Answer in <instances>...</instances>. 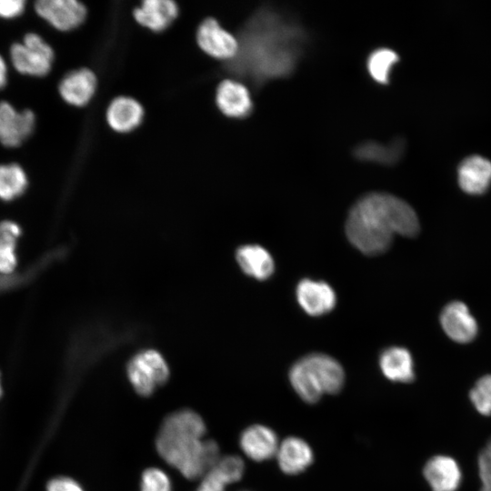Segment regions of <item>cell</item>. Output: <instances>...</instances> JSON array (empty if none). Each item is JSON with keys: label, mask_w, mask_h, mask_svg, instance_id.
Returning a JSON list of instances; mask_svg holds the SVG:
<instances>
[{"label": "cell", "mask_w": 491, "mask_h": 491, "mask_svg": "<svg viewBox=\"0 0 491 491\" xmlns=\"http://www.w3.org/2000/svg\"><path fill=\"white\" fill-rule=\"evenodd\" d=\"M289 380L296 394L307 403L317 402L324 394L304 358L293 365Z\"/></svg>", "instance_id": "7402d4cb"}, {"label": "cell", "mask_w": 491, "mask_h": 491, "mask_svg": "<svg viewBox=\"0 0 491 491\" xmlns=\"http://www.w3.org/2000/svg\"><path fill=\"white\" fill-rule=\"evenodd\" d=\"M27 184L26 174L18 164L0 165V199L17 198L25 193Z\"/></svg>", "instance_id": "d4e9b609"}, {"label": "cell", "mask_w": 491, "mask_h": 491, "mask_svg": "<svg viewBox=\"0 0 491 491\" xmlns=\"http://www.w3.org/2000/svg\"><path fill=\"white\" fill-rule=\"evenodd\" d=\"M50 257L51 256H45L40 262L36 263L32 267L22 273L11 275L0 274V294L15 289L16 287L24 286L27 282H30L35 277V276H36L40 272L42 267L48 265Z\"/></svg>", "instance_id": "83f0119b"}, {"label": "cell", "mask_w": 491, "mask_h": 491, "mask_svg": "<svg viewBox=\"0 0 491 491\" xmlns=\"http://www.w3.org/2000/svg\"><path fill=\"white\" fill-rule=\"evenodd\" d=\"M33 111L17 112L6 101L0 102V143L8 147L19 146L34 131Z\"/></svg>", "instance_id": "52a82bcc"}, {"label": "cell", "mask_w": 491, "mask_h": 491, "mask_svg": "<svg viewBox=\"0 0 491 491\" xmlns=\"http://www.w3.org/2000/svg\"><path fill=\"white\" fill-rule=\"evenodd\" d=\"M277 461L281 470L288 475H296L307 468L313 461V452L303 439L291 436L278 447Z\"/></svg>", "instance_id": "ac0fdd59"}, {"label": "cell", "mask_w": 491, "mask_h": 491, "mask_svg": "<svg viewBox=\"0 0 491 491\" xmlns=\"http://www.w3.org/2000/svg\"><path fill=\"white\" fill-rule=\"evenodd\" d=\"M458 183L468 194H483L491 184V162L479 155L467 157L458 168Z\"/></svg>", "instance_id": "2e32d148"}, {"label": "cell", "mask_w": 491, "mask_h": 491, "mask_svg": "<svg viewBox=\"0 0 491 491\" xmlns=\"http://www.w3.org/2000/svg\"><path fill=\"white\" fill-rule=\"evenodd\" d=\"M419 222L404 200L386 193L361 197L349 211L346 233L351 244L366 256L385 253L395 234L415 236Z\"/></svg>", "instance_id": "7a4b0ae2"}, {"label": "cell", "mask_w": 491, "mask_h": 491, "mask_svg": "<svg viewBox=\"0 0 491 491\" xmlns=\"http://www.w3.org/2000/svg\"><path fill=\"white\" fill-rule=\"evenodd\" d=\"M423 473L432 491H456L461 483L459 466L447 456L431 457L425 465Z\"/></svg>", "instance_id": "8fae6325"}, {"label": "cell", "mask_w": 491, "mask_h": 491, "mask_svg": "<svg viewBox=\"0 0 491 491\" xmlns=\"http://www.w3.org/2000/svg\"><path fill=\"white\" fill-rule=\"evenodd\" d=\"M24 0H0V16L13 18L20 15L25 9Z\"/></svg>", "instance_id": "d6a6232c"}, {"label": "cell", "mask_w": 491, "mask_h": 491, "mask_svg": "<svg viewBox=\"0 0 491 491\" xmlns=\"http://www.w3.org/2000/svg\"><path fill=\"white\" fill-rule=\"evenodd\" d=\"M14 67L21 74L44 76L54 61V51L44 39L34 33L26 34L23 43H15L10 48Z\"/></svg>", "instance_id": "277c9868"}, {"label": "cell", "mask_w": 491, "mask_h": 491, "mask_svg": "<svg viewBox=\"0 0 491 491\" xmlns=\"http://www.w3.org/2000/svg\"><path fill=\"white\" fill-rule=\"evenodd\" d=\"M141 491H171V483L162 470L148 468L142 476Z\"/></svg>", "instance_id": "f1b7e54d"}, {"label": "cell", "mask_w": 491, "mask_h": 491, "mask_svg": "<svg viewBox=\"0 0 491 491\" xmlns=\"http://www.w3.org/2000/svg\"><path fill=\"white\" fill-rule=\"evenodd\" d=\"M398 61L397 54L388 48L375 50L367 59L370 75L380 84H386L393 65Z\"/></svg>", "instance_id": "484cf974"}, {"label": "cell", "mask_w": 491, "mask_h": 491, "mask_svg": "<svg viewBox=\"0 0 491 491\" xmlns=\"http://www.w3.org/2000/svg\"><path fill=\"white\" fill-rule=\"evenodd\" d=\"M22 233L18 224L5 220L0 222V274L11 275L17 265L15 246Z\"/></svg>", "instance_id": "603a6c76"}, {"label": "cell", "mask_w": 491, "mask_h": 491, "mask_svg": "<svg viewBox=\"0 0 491 491\" xmlns=\"http://www.w3.org/2000/svg\"><path fill=\"white\" fill-rule=\"evenodd\" d=\"M324 393L337 394L345 383L341 365L324 354H311L303 357Z\"/></svg>", "instance_id": "4fadbf2b"}, {"label": "cell", "mask_w": 491, "mask_h": 491, "mask_svg": "<svg viewBox=\"0 0 491 491\" xmlns=\"http://www.w3.org/2000/svg\"><path fill=\"white\" fill-rule=\"evenodd\" d=\"M296 298L305 312L315 316L329 313L336 303V294L328 284L311 279L298 283Z\"/></svg>", "instance_id": "9c48e42d"}, {"label": "cell", "mask_w": 491, "mask_h": 491, "mask_svg": "<svg viewBox=\"0 0 491 491\" xmlns=\"http://www.w3.org/2000/svg\"><path fill=\"white\" fill-rule=\"evenodd\" d=\"M47 491H83V489L73 479L57 477L48 483Z\"/></svg>", "instance_id": "836d02e7"}, {"label": "cell", "mask_w": 491, "mask_h": 491, "mask_svg": "<svg viewBox=\"0 0 491 491\" xmlns=\"http://www.w3.org/2000/svg\"><path fill=\"white\" fill-rule=\"evenodd\" d=\"M35 9L39 16L60 31L77 27L86 15L85 6L76 0H38Z\"/></svg>", "instance_id": "8992f818"}, {"label": "cell", "mask_w": 491, "mask_h": 491, "mask_svg": "<svg viewBox=\"0 0 491 491\" xmlns=\"http://www.w3.org/2000/svg\"><path fill=\"white\" fill-rule=\"evenodd\" d=\"M235 256L243 272L257 280H266L274 273L273 257L260 246H243L236 250Z\"/></svg>", "instance_id": "ffe728a7"}, {"label": "cell", "mask_w": 491, "mask_h": 491, "mask_svg": "<svg viewBox=\"0 0 491 491\" xmlns=\"http://www.w3.org/2000/svg\"><path fill=\"white\" fill-rule=\"evenodd\" d=\"M216 466L226 476L231 483L238 481L244 474V462L236 456L221 457Z\"/></svg>", "instance_id": "1f68e13d"}, {"label": "cell", "mask_w": 491, "mask_h": 491, "mask_svg": "<svg viewBox=\"0 0 491 491\" xmlns=\"http://www.w3.org/2000/svg\"><path fill=\"white\" fill-rule=\"evenodd\" d=\"M96 78L94 73L82 68L65 75L59 84V93L68 104L75 106L86 105L95 94Z\"/></svg>", "instance_id": "5bb4252c"}, {"label": "cell", "mask_w": 491, "mask_h": 491, "mask_svg": "<svg viewBox=\"0 0 491 491\" xmlns=\"http://www.w3.org/2000/svg\"><path fill=\"white\" fill-rule=\"evenodd\" d=\"M302 36L300 29L283 23L276 14L259 12L243 30L230 69L256 84L286 75L298 58Z\"/></svg>", "instance_id": "6da1fadb"}, {"label": "cell", "mask_w": 491, "mask_h": 491, "mask_svg": "<svg viewBox=\"0 0 491 491\" xmlns=\"http://www.w3.org/2000/svg\"><path fill=\"white\" fill-rule=\"evenodd\" d=\"M228 484H231L229 479L215 465L202 477L196 491H225Z\"/></svg>", "instance_id": "4dcf8cb0"}, {"label": "cell", "mask_w": 491, "mask_h": 491, "mask_svg": "<svg viewBox=\"0 0 491 491\" xmlns=\"http://www.w3.org/2000/svg\"><path fill=\"white\" fill-rule=\"evenodd\" d=\"M127 375L135 390L141 396H150L169 377V369L163 356L155 350H145L128 363Z\"/></svg>", "instance_id": "5b68a950"}, {"label": "cell", "mask_w": 491, "mask_h": 491, "mask_svg": "<svg viewBox=\"0 0 491 491\" xmlns=\"http://www.w3.org/2000/svg\"><path fill=\"white\" fill-rule=\"evenodd\" d=\"M215 101L221 112L230 117H245L253 107L248 89L243 84L229 79L218 85Z\"/></svg>", "instance_id": "7c38bea8"}, {"label": "cell", "mask_w": 491, "mask_h": 491, "mask_svg": "<svg viewBox=\"0 0 491 491\" xmlns=\"http://www.w3.org/2000/svg\"><path fill=\"white\" fill-rule=\"evenodd\" d=\"M404 147L405 145L402 139H396L386 145L376 142H366L355 149V155L361 160L393 164L400 158L404 152Z\"/></svg>", "instance_id": "cb8c5ba5"}, {"label": "cell", "mask_w": 491, "mask_h": 491, "mask_svg": "<svg viewBox=\"0 0 491 491\" xmlns=\"http://www.w3.org/2000/svg\"><path fill=\"white\" fill-rule=\"evenodd\" d=\"M196 39L200 48L215 58L229 60L238 51L237 39L214 18H207L200 25Z\"/></svg>", "instance_id": "ba28073f"}, {"label": "cell", "mask_w": 491, "mask_h": 491, "mask_svg": "<svg viewBox=\"0 0 491 491\" xmlns=\"http://www.w3.org/2000/svg\"><path fill=\"white\" fill-rule=\"evenodd\" d=\"M205 426L201 416L188 409L175 412L164 420L156 437L162 458L186 478L203 477L219 461V447L203 440Z\"/></svg>", "instance_id": "3957f363"}, {"label": "cell", "mask_w": 491, "mask_h": 491, "mask_svg": "<svg viewBox=\"0 0 491 491\" xmlns=\"http://www.w3.org/2000/svg\"><path fill=\"white\" fill-rule=\"evenodd\" d=\"M477 465L482 484L480 491H491V438L480 452Z\"/></svg>", "instance_id": "f546056e"}, {"label": "cell", "mask_w": 491, "mask_h": 491, "mask_svg": "<svg viewBox=\"0 0 491 491\" xmlns=\"http://www.w3.org/2000/svg\"><path fill=\"white\" fill-rule=\"evenodd\" d=\"M469 398L478 413L491 415V375L479 378L469 393Z\"/></svg>", "instance_id": "4316f807"}, {"label": "cell", "mask_w": 491, "mask_h": 491, "mask_svg": "<svg viewBox=\"0 0 491 491\" xmlns=\"http://www.w3.org/2000/svg\"><path fill=\"white\" fill-rule=\"evenodd\" d=\"M177 15V5L171 0H146L134 11L135 20L155 32L168 27Z\"/></svg>", "instance_id": "e0dca14e"}, {"label": "cell", "mask_w": 491, "mask_h": 491, "mask_svg": "<svg viewBox=\"0 0 491 491\" xmlns=\"http://www.w3.org/2000/svg\"><path fill=\"white\" fill-rule=\"evenodd\" d=\"M142 105L131 97L120 96L114 99L106 111V120L112 129L117 132H129L142 121Z\"/></svg>", "instance_id": "d6986e66"}, {"label": "cell", "mask_w": 491, "mask_h": 491, "mask_svg": "<svg viewBox=\"0 0 491 491\" xmlns=\"http://www.w3.org/2000/svg\"><path fill=\"white\" fill-rule=\"evenodd\" d=\"M440 323L445 333L458 343H468L477 334L476 321L462 302L446 305L441 313Z\"/></svg>", "instance_id": "30bf717a"}, {"label": "cell", "mask_w": 491, "mask_h": 491, "mask_svg": "<svg viewBox=\"0 0 491 491\" xmlns=\"http://www.w3.org/2000/svg\"><path fill=\"white\" fill-rule=\"evenodd\" d=\"M240 446L245 454L256 461L267 460L278 450L275 432L261 425H254L246 428L241 435Z\"/></svg>", "instance_id": "9a60e30c"}, {"label": "cell", "mask_w": 491, "mask_h": 491, "mask_svg": "<svg viewBox=\"0 0 491 491\" xmlns=\"http://www.w3.org/2000/svg\"><path fill=\"white\" fill-rule=\"evenodd\" d=\"M384 376L391 381L409 383L414 380V363L410 352L398 346L384 350L379 358Z\"/></svg>", "instance_id": "44dd1931"}, {"label": "cell", "mask_w": 491, "mask_h": 491, "mask_svg": "<svg viewBox=\"0 0 491 491\" xmlns=\"http://www.w3.org/2000/svg\"><path fill=\"white\" fill-rule=\"evenodd\" d=\"M2 394L1 380H0V396Z\"/></svg>", "instance_id": "d590c367"}, {"label": "cell", "mask_w": 491, "mask_h": 491, "mask_svg": "<svg viewBox=\"0 0 491 491\" xmlns=\"http://www.w3.org/2000/svg\"><path fill=\"white\" fill-rule=\"evenodd\" d=\"M7 80V68L5 60L0 55V89L3 88Z\"/></svg>", "instance_id": "e575fe53"}]
</instances>
